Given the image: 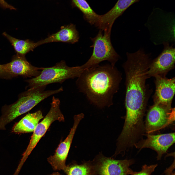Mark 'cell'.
<instances>
[{
  "label": "cell",
  "mask_w": 175,
  "mask_h": 175,
  "mask_svg": "<svg viewBox=\"0 0 175 175\" xmlns=\"http://www.w3.org/2000/svg\"><path fill=\"white\" fill-rule=\"evenodd\" d=\"M92 161L96 175H129L133 171L129 167L132 159L116 160L100 153Z\"/></svg>",
  "instance_id": "52a82bcc"
},
{
  "label": "cell",
  "mask_w": 175,
  "mask_h": 175,
  "mask_svg": "<svg viewBox=\"0 0 175 175\" xmlns=\"http://www.w3.org/2000/svg\"><path fill=\"white\" fill-rule=\"evenodd\" d=\"M140 0H118L114 6L106 13L99 16L96 26L99 30L111 32L115 20L130 6Z\"/></svg>",
  "instance_id": "4fadbf2b"
},
{
  "label": "cell",
  "mask_w": 175,
  "mask_h": 175,
  "mask_svg": "<svg viewBox=\"0 0 175 175\" xmlns=\"http://www.w3.org/2000/svg\"><path fill=\"white\" fill-rule=\"evenodd\" d=\"M120 73L111 64L99 65L84 70L76 81L79 91L98 107H109L119 89Z\"/></svg>",
  "instance_id": "6da1fadb"
},
{
  "label": "cell",
  "mask_w": 175,
  "mask_h": 175,
  "mask_svg": "<svg viewBox=\"0 0 175 175\" xmlns=\"http://www.w3.org/2000/svg\"><path fill=\"white\" fill-rule=\"evenodd\" d=\"M4 69L11 78L19 76L24 77H35L41 73L43 68L33 66L26 59L25 56L17 54L11 61L3 64Z\"/></svg>",
  "instance_id": "8fae6325"
},
{
  "label": "cell",
  "mask_w": 175,
  "mask_h": 175,
  "mask_svg": "<svg viewBox=\"0 0 175 175\" xmlns=\"http://www.w3.org/2000/svg\"><path fill=\"white\" fill-rule=\"evenodd\" d=\"M155 78L156 90L154 96V103L171 107L175 90V77L168 79L165 76H158Z\"/></svg>",
  "instance_id": "7c38bea8"
},
{
  "label": "cell",
  "mask_w": 175,
  "mask_h": 175,
  "mask_svg": "<svg viewBox=\"0 0 175 175\" xmlns=\"http://www.w3.org/2000/svg\"><path fill=\"white\" fill-rule=\"evenodd\" d=\"M67 175H96L92 161L66 166L63 170Z\"/></svg>",
  "instance_id": "e0dca14e"
},
{
  "label": "cell",
  "mask_w": 175,
  "mask_h": 175,
  "mask_svg": "<svg viewBox=\"0 0 175 175\" xmlns=\"http://www.w3.org/2000/svg\"><path fill=\"white\" fill-rule=\"evenodd\" d=\"M146 139L143 138L134 145L140 150L149 148L155 150L157 154V160L161 159L163 155L175 142V133L158 135L146 134Z\"/></svg>",
  "instance_id": "30bf717a"
},
{
  "label": "cell",
  "mask_w": 175,
  "mask_h": 175,
  "mask_svg": "<svg viewBox=\"0 0 175 175\" xmlns=\"http://www.w3.org/2000/svg\"><path fill=\"white\" fill-rule=\"evenodd\" d=\"M0 6L4 9H8L11 10H16V9L8 4L5 0H0Z\"/></svg>",
  "instance_id": "44dd1931"
},
{
  "label": "cell",
  "mask_w": 175,
  "mask_h": 175,
  "mask_svg": "<svg viewBox=\"0 0 175 175\" xmlns=\"http://www.w3.org/2000/svg\"><path fill=\"white\" fill-rule=\"evenodd\" d=\"M0 78L7 79H11L10 76L5 71L3 64H0Z\"/></svg>",
  "instance_id": "ffe728a7"
},
{
  "label": "cell",
  "mask_w": 175,
  "mask_h": 175,
  "mask_svg": "<svg viewBox=\"0 0 175 175\" xmlns=\"http://www.w3.org/2000/svg\"><path fill=\"white\" fill-rule=\"evenodd\" d=\"M51 175H61L58 172H55L53 173Z\"/></svg>",
  "instance_id": "603a6c76"
},
{
  "label": "cell",
  "mask_w": 175,
  "mask_h": 175,
  "mask_svg": "<svg viewBox=\"0 0 175 175\" xmlns=\"http://www.w3.org/2000/svg\"><path fill=\"white\" fill-rule=\"evenodd\" d=\"M2 35L6 37L13 47L17 54L25 56L27 53L36 47V42L29 39L22 40L14 37L4 32Z\"/></svg>",
  "instance_id": "2e32d148"
},
{
  "label": "cell",
  "mask_w": 175,
  "mask_h": 175,
  "mask_svg": "<svg viewBox=\"0 0 175 175\" xmlns=\"http://www.w3.org/2000/svg\"><path fill=\"white\" fill-rule=\"evenodd\" d=\"M60 101L53 96L49 112L40 122L38 123L33 131L29 143L22 155L17 168L20 169L29 156L44 136L49 127L54 122L58 120L64 122V118L60 108Z\"/></svg>",
  "instance_id": "5b68a950"
},
{
  "label": "cell",
  "mask_w": 175,
  "mask_h": 175,
  "mask_svg": "<svg viewBox=\"0 0 175 175\" xmlns=\"http://www.w3.org/2000/svg\"><path fill=\"white\" fill-rule=\"evenodd\" d=\"M162 52L156 58L151 60L147 72L148 77L159 76H165L173 69L175 62V48L168 42H163Z\"/></svg>",
  "instance_id": "ba28073f"
},
{
  "label": "cell",
  "mask_w": 175,
  "mask_h": 175,
  "mask_svg": "<svg viewBox=\"0 0 175 175\" xmlns=\"http://www.w3.org/2000/svg\"><path fill=\"white\" fill-rule=\"evenodd\" d=\"M84 115L81 113L74 116V123L68 135L59 145L53 156L47 158L49 163L55 170H64L66 166V160L77 127Z\"/></svg>",
  "instance_id": "9c48e42d"
},
{
  "label": "cell",
  "mask_w": 175,
  "mask_h": 175,
  "mask_svg": "<svg viewBox=\"0 0 175 175\" xmlns=\"http://www.w3.org/2000/svg\"><path fill=\"white\" fill-rule=\"evenodd\" d=\"M111 33L99 30L96 36L90 38L93 51L90 58L81 66L84 70L99 65L101 62L107 61L115 66L119 56L114 48L111 39Z\"/></svg>",
  "instance_id": "277c9868"
},
{
  "label": "cell",
  "mask_w": 175,
  "mask_h": 175,
  "mask_svg": "<svg viewBox=\"0 0 175 175\" xmlns=\"http://www.w3.org/2000/svg\"><path fill=\"white\" fill-rule=\"evenodd\" d=\"M72 0L75 6L83 13L84 19L91 25L95 26L100 15L94 11L86 0Z\"/></svg>",
  "instance_id": "ac0fdd59"
},
{
  "label": "cell",
  "mask_w": 175,
  "mask_h": 175,
  "mask_svg": "<svg viewBox=\"0 0 175 175\" xmlns=\"http://www.w3.org/2000/svg\"><path fill=\"white\" fill-rule=\"evenodd\" d=\"M84 70L81 66L70 67L62 60L53 66L43 68L38 76L26 81L29 88L46 86L54 83L61 84L68 79L78 78Z\"/></svg>",
  "instance_id": "3957f363"
},
{
  "label": "cell",
  "mask_w": 175,
  "mask_h": 175,
  "mask_svg": "<svg viewBox=\"0 0 175 175\" xmlns=\"http://www.w3.org/2000/svg\"><path fill=\"white\" fill-rule=\"evenodd\" d=\"M175 121V108L156 103L150 107L145 124L146 134H155L173 124Z\"/></svg>",
  "instance_id": "8992f818"
},
{
  "label": "cell",
  "mask_w": 175,
  "mask_h": 175,
  "mask_svg": "<svg viewBox=\"0 0 175 175\" xmlns=\"http://www.w3.org/2000/svg\"><path fill=\"white\" fill-rule=\"evenodd\" d=\"M43 117L42 113L40 110L29 113L14 125L12 131L18 134L33 132L39 121Z\"/></svg>",
  "instance_id": "9a60e30c"
},
{
  "label": "cell",
  "mask_w": 175,
  "mask_h": 175,
  "mask_svg": "<svg viewBox=\"0 0 175 175\" xmlns=\"http://www.w3.org/2000/svg\"><path fill=\"white\" fill-rule=\"evenodd\" d=\"M175 168V160L171 166L167 168L165 171V175H175V173L173 170Z\"/></svg>",
  "instance_id": "7402d4cb"
},
{
  "label": "cell",
  "mask_w": 175,
  "mask_h": 175,
  "mask_svg": "<svg viewBox=\"0 0 175 175\" xmlns=\"http://www.w3.org/2000/svg\"><path fill=\"white\" fill-rule=\"evenodd\" d=\"M157 164L143 166L141 170L138 172L133 171L131 175H150L157 166Z\"/></svg>",
  "instance_id": "d6986e66"
},
{
  "label": "cell",
  "mask_w": 175,
  "mask_h": 175,
  "mask_svg": "<svg viewBox=\"0 0 175 175\" xmlns=\"http://www.w3.org/2000/svg\"><path fill=\"white\" fill-rule=\"evenodd\" d=\"M46 87L29 88L20 94L15 102L3 106L0 117V130H5L6 126L17 117L29 111L45 99L63 90L61 87L56 90H45Z\"/></svg>",
  "instance_id": "7a4b0ae2"
},
{
  "label": "cell",
  "mask_w": 175,
  "mask_h": 175,
  "mask_svg": "<svg viewBox=\"0 0 175 175\" xmlns=\"http://www.w3.org/2000/svg\"><path fill=\"white\" fill-rule=\"evenodd\" d=\"M79 33L75 26L71 24L62 26L57 32L36 42V46L37 47L46 43L55 42L74 44L79 41Z\"/></svg>",
  "instance_id": "5bb4252c"
}]
</instances>
